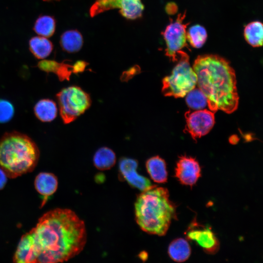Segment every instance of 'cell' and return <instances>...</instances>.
I'll return each instance as SVG.
<instances>
[{
  "label": "cell",
  "instance_id": "1",
  "mask_svg": "<svg viewBox=\"0 0 263 263\" xmlns=\"http://www.w3.org/2000/svg\"><path fill=\"white\" fill-rule=\"evenodd\" d=\"M86 241L84 221L71 209L56 208L44 214L36 226L22 236L13 262H66L79 254Z\"/></svg>",
  "mask_w": 263,
  "mask_h": 263
},
{
  "label": "cell",
  "instance_id": "2",
  "mask_svg": "<svg viewBox=\"0 0 263 263\" xmlns=\"http://www.w3.org/2000/svg\"><path fill=\"white\" fill-rule=\"evenodd\" d=\"M193 69L198 88L206 95L209 110L227 113L238 108L239 96L235 71L229 62L217 55L199 56Z\"/></svg>",
  "mask_w": 263,
  "mask_h": 263
},
{
  "label": "cell",
  "instance_id": "3",
  "mask_svg": "<svg viewBox=\"0 0 263 263\" xmlns=\"http://www.w3.org/2000/svg\"><path fill=\"white\" fill-rule=\"evenodd\" d=\"M135 221L143 231L164 236L176 218V206L167 188L151 185L138 194L134 203Z\"/></svg>",
  "mask_w": 263,
  "mask_h": 263
},
{
  "label": "cell",
  "instance_id": "4",
  "mask_svg": "<svg viewBox=\"0 0 263 263\" xmlns=\"http://www.w3.org/2000/svg\"><path fill=\"white\" fill-rule=\"evenodd\" d=\"M39 157L37 145L26 134L12 132L0 138V168L8 178H14L32 171Z\"/></svg>",
  "mask_w": 263,
  "mask_h": 263
},
{
  "label": "cell",
  "instance_id": "5",
  "mask_svg": "<svg viewBox=\"0 0 263 263\" xmlns=\"http://www.w3.org/2000/svg\"><path fill=\"white\" fill-rule=\"evenodd\" d=\"M177 61L171 75L163 79L162 91L165 96L183 97L197 84V76L189 64L188 54L184 51L180 53Z\"/></svg>",
  "mask_w": 263,
  "mask_h": 263
},
{
  "label": "cell",
  "instance_id": "6",
  "mask_svg": "<svg viewBox=\"0 0 263 263\" xmlns=\"http://www.w3.org/2000/svg\"><path fill=\"white\" fill-rule=\"evenodd\" d=\"M56 97L61 117L65 124L74 121L91 104L89 94L76 86L62 89L56 94Z\"/></svg>",
  "mask_w": 263,
  "mask_h": 263
},
{
  "label": "cell",
  "instance_id": "7",
  "mask_svg": "<svg viewBox=\"0 0 263 263\" xmlns=\"http://www.w3.org/2000/svg\"><path fill=\"white\" fill-rule=\"evenodd\" d=\"M185 17L186 12L179 14L162 33L166 43V55L173 62L178 60L182 49L188 47L186 29L189 23H184Z\"/></svg>",
  "mask_w": 263,
  "mask_h": 263
},
{
  "label": "cell",
  "instance_id": "8",
  "mask_svg": "<svg viewBox=\"0 0 263 263\" xmlns=\"http://www.w3.org/2000/svg\"><path fill=\"white\" fill-rule=\"evenodd\" d=\"M144 5L141 0H96L90 9V15L94 17L106 11L118 8L125 18L134 19L141 17Z\"/></svg>",
  "mask_w": 263,
  "mask_h": 263
},
{
  "label": "cell",
  "instance_id": "9",
  "mask_svg": "<svg viewBox=\"0 0 263 263\" xmlns=\"http://www.w3.org/2000/svg\"><path fill=\"white\" fill-rule=\"evenodd\" d=\"M185 130L193 139L205 135L212 128L214 122V113L210 110L201 109L185 113Z\"/></svg>",
  "mask_w": 263,
  "mask_h": 263
},
{
  "label": "cell",
  "instance_id": "10",
  "mask_svg": "<svg viewBox=\"0 0 263 263\" xmlns=\"http://www.w3.org/2000/svg\"><path fill=\"white\" fill-rule=\"evenodd\" d=\"M138 162L135 159L123 157L119 163V177L132 187L143 191L151 186L149 179L137 172Z\"/></svg>",
  "mask_w": 263,
  "mask_h": 263
},
{
  "label": "cell",
  "instance_id": "11",
  "mask_svg": "<svg viewBox=\"0 0 263 263\" xmlns=\"http://www.w3.org/2000/svg\"><path fill=\"white\" fill-rule=\"evenodd\" d=\"M187 238L197 243L208 254H213L219 248V241L210 228L192 223L186 232Z\"/></svg>",
  "mask_w": 263,
  "mask_h": 263
},
{
  "label": "cell",
  "instance_id": "12",
  "mask_svg": "<svg viewBox=\"0 0 263 263\" xmlns=\"http://www.w3.org/2000/svg\"><path fill=\"white\" fill-rule=\"evenodd\" d=\"M175 177L181 184L192 187L201 176V169L195 159L186 156L180 157L175 168Z\"/></svg>",
  "mask_w": 263,
  "mask_h": 263
},
{
  "label": "cell",
  "instance_id": "13",
  "mask_svg": "<svg viewBox=\"0 0 263 263\" xmlns=\"http://www.w3.org/2000/svg\"><path fill=\"white\" fill-rule=\"evenodd\" d=\"M58 181L53 173L41 172L36 177L35 187L37 191L44 197V200L54 194L57 189Z\"/></svg>",
  "mask_w": 263,
  "mask_h": 263
},
{
  "label": "cell",
  "instance_id": "14",
  "mask_svg": "<svg viewBox=\"0 0 263 263\" xmlns=\"http://www.w3.org/2000/svg\"><path fill=\"white\" fill-rule=\"evenodd\" d=\"M146 168L150 178L157 183H165L168 180V172L164 160L159 156L147 160Z\"/></svg>",
  "mask_w": 263,
  "mask_h": 263
},
{
  "label": "cell",
  "instance_id": "15",
  "mask_svg": "<svg viewBox=\"0 0 263 263\" xmlns=\"http://www.w3.org/2000/svg\"><path fill=\"white\" fill-rule=\"evenodd\" d=\"M168 252L171 259L177 263L187 261L191 254V248L188 242L183 238H178L169 244Z\"/></svg>",
  "mask_w": 263,
  "mask_h": 263
},
{
  "label": "cell",
  "instance_id": "16",
  "mask_svg": "<svg viewBox=\"0 0 263 263\" xmlns=\"http://www.w3.org/2000/svg\"><path fill=\"white\" fill-rule=\"evenodd\" d=\"M34 110L36 117L42 122L53 120L57 113L56 103L49 99H43L38 101Z\"/></svg>",
  "mask_w": 263,
  "mask_h": 263
},
{
  "label": "cell",
  "instance_id": "17",
  "mask_svg": "<svg viewBox=\"0 0 263 263\" xmlns=\"http://www.w3.org/2000/svg\"><path fill=\"white\" fill-rule=\"evenodd\" d=\"M60 45L62 49L68 53L78 52L81 48L83 39L80 32L75 30L65 32L60 37Z\"/></svg>",
  "mask_w": 263,
  "mask_h": 263
},
{
  "label": "cell",
  "instance_id": "18",
  "mask_svg": "<svg viewBox=\"0 0 263 263\" xmlns=\"http://www.w3.org/2000/svg\"><path fill=\"white\" fill-rule=\"evenodd\" d=\"M116 162V155L113 151L107 147H102L95 153L93 163L96 169L101 170L112 168Z\"/></svg>",
  "mask_w": 263,
  "mask_h": 263
},
{
  "label": "cell",
  "instance_id": "19",
  "mask_svg": "<svg viewBox=\"0 0 263 263\" xmlns=\"http://www.w3.org/2000/svg\"><path fill=\"white\" fill-rule=\"evenodd\" d=\"M29 48L35 57L38 59H43L51 53L53 46L47 38L39 36L31 38Z\"/></svg>",
  "mask_w": 263,
  "mask_h": 263
},
{
  "label": "cell",
  "instance_id": "20",
  "mask_svg": "<svg viewBox=\"0 0 263 263\" xmlns=\"http://www.w3.org/2000/svg\"><path fill=\"white\" fill-rule=\"evenodd\" d=\"M244 37L247 43L252 46H262L263 40L262 23L254 21L247 24L244 29Z\"/></svg>",
  "mask_w": 263,
  "mask_h": 263
},
{
  "label": "cell",
  "instance_id": "21",
  "mask_svg": "<svg viewBox=\"0 0 263 263\" xmlns=\"http://www.w3.org/2000/svg\"><path fill=\"white\" fill-rule=\"evenodd\" d=\"M56 21L50 16H42L36 20L34 30L39 36L49 38L52 36L55 31Z\"/></svg>",
  "mask_w": 263,
  "mask_h": 263
},
{
  "label": "cell",
  "instance_id": "22",
  "mask_svg": "<svg viewBox=\"0 0 263 263\" xmlns=\"http://www.w3.org/2000/svg\"><path fill=\"white\" fill-rule=\"evenodd\" d=\"M207 38L206 29L200 25L191 26L187 31V39L195 48H200L205 43Z\"/></svg>",
  "mask_w": 263,
  "mask_h": 263
},
{
  "label": "cell",
  "instance_id": "23",
  "mask_svg": "<svg viewBox=\"0 0 263 263\" xmlns=\"http://www.w3.org/2000/svg\"><path fill=\"white\" fill-rule=\"evenodd\" d=\"M186 95V103L192 109L201 110L207 104L206 95L199 88H194L188 93Z\"/></svg>",
  "mask_w": 263,
  "mask_h": 263
},
{
  "label": "cell",
  "instance_id": "24",
  "mask_svg": "<svg viewBox=\"0 0 263 263\" xmlns=\"http://www.w3.org/2000/svg\"><path fill=\"white\" fill-rule=\"evenodd\" d=\"M13 105L9 101L0 100V123H5L9 121L14 115Z\"/></svg>",
  "mask_w": 263,
  "mask_h": 263
},
{
  "label": "cell",
  "instance_id": "25",
  "mask_svg": "<svg viewBox=\"0 0 263 263\" xmlns=\"http://www.w3.org/2000/svg\"><path fill=\"white\" fill-rule=\"evenodd\" d=\"M7 177L5 172L0 168V189H2L7 182Z\"/></svg>",
  "mask_w": 263,
  "mask_h": 263
},
{
  "label": "cell",
  "instance_id": "26",
  "mask_svg": "<svg viewBox=\"0 0 263 263\" xmlns=\"http://www.w3.org/2000/svg\"><path fill=\"white\" fill-rule=\"evenodd\" d=\"M44 1H52V0H43Z\"/></svg>",
  "mask_w": 263,
  "mask_h": 263
}]
</instances>
